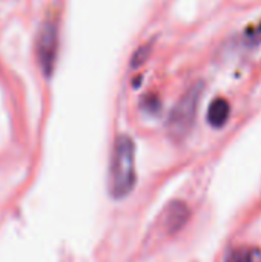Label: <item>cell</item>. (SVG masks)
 I'll return each instance as SVG.
<instances>
[{
  "mask_svg": "<svg viewBox=\"0 0 261 262\" xmlns=\"http://www.w3.org/2000/svg\"><path fill=\"white\" fill-rule=\"evenodd\" d=\"M135 144L129 135L117 137L109 166V192L115 200L126 198L135 186Z\"/></svg>",
  "mask_w": 261,
  "mask_h": 262,
  "instance_id": "cell-1",
  "label": "cell"
},
{
  "mask_svg": "<svg viewBox=\"0 0 261 262\" xmlns=\"http://www.w3.org/2000/svg\"><path fill=\"white\" fill-rule=\"evenodd\" d=\"M248 38H249V40H254V43L261 41V23L257 28L249 29V37H248Z\"/></svg>",
  "mask_w": 261,
  "mask_h": 262,
  "instance_id": "cell-9",
  "label": "cell"
},
{
  "mask_svg": "<svg viewBox=\"0 0 261 262\" xmlns=\"http://www.w3.org/2000/svg\"><path fill=\"white\" fill-rule=\"evenodd\" d=\"M149 52H151V45H145V46L138 48V49L135 51L132 60H131V66H132V68H138L140 64H143V63L146 61Z\"/></svg>",
  "mask_w": 261,
  "mask_h": 262,
  "instance_id": "cell-8",
  "label": "cell"
},
{
  "mask_svg": "<svg viewBox=\"0 0 261 262\" xmlns=\"http://www.w3.org/2000/svg\"><path fill=\"white\" fill-rule=\"evenodd\" d=\"M58 49V26L52 20H46L42 25L37 38V58L43 75L49 77L54 72Z\"/></svg>",
  "mask_w": 261,
  "mask_h": 262,
  "instance_id": "cell-3",
  "label": "cell"
},
{
  "mask_svg": "<svg viewBox=\"0 0 261 262\" xmlns=\"http://www.w3.org/2000/svg\"><path fill=\"white\" fill-rule=\"evenodd\" d=\"M142 109L149 115H157L162 109V103L157 95H146L142 100Z\"/></svg>",
  "mask_w": 261,
  "mask_h": 262,
  "instance_id": "cell-7",
  "label": "cell"
},
{
  "mask_svg": "<svg viewBox=\"0 0 261 262\" xmlns=\"http://www.w3.org/2000/svg\"><path fill=\"white\" fill-rule=\"evenodd\" d=\"M189 220V209L183 201H172L165 210V227L169 233H177Z\"/></svg>",
  "mask_w": 261,
  "mask_h": 262,
  "instance_id": "cell-4",
  "label": "cell"
},
{
  "mask_svg": "<svg viewBox=\"0 0 261 262\" xmlns=\"http://www.w3.org/2000/svg\"><path fill=\"white\" fill-rule=\"evenodd\" d=\"M203 89H205L203 81H197L185 92V95L172 107L166 121V130L172 141L175 143L183 141L192 130L195 124L200 98L203 95Z\"/></svg>",
  "mask_w": 261,
  "mask_h": 262,
  "instance_id": "cell-2",
  "label": "cell"
},
{
  "mask_svg": "<svg viewBox=\"0 0 261 262\" xmlns=\"http://www.w3.org/2000/svg\"><path fill=\"white\" fill-rule=\"evenodd\" d=\"M225 262H261V249L254 246H238L229 250Z\"/></svg>",
  "mask_w": 261,
  "mask_h": 262,
  "instance_id": "cell-6",
  "label": "cell"
},
{
  "mask_svg": "<svg viewBox=\"0 0 261 262\" xmlns=\"http://www.w3.org/2000/svg\"><path fill=\"white\" fill-rule=\"evenodd\" d=\"M229 115H231V104H229V101L222 98V97H218V98H215L211 103V106L208 109V123L212 127L220 129V127H223L228 123Z\"/></svg>",
  "mask_w": 261,
  "mask_h": 262,
  "instance_id": "cell-5",
  "label": "cell"
}]
</instances>
